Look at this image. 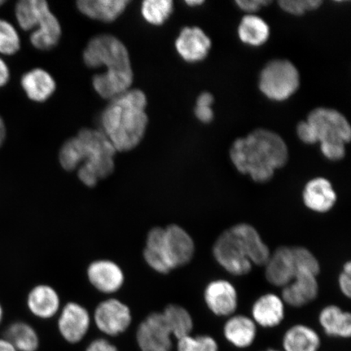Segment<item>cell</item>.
Returning <instances> with one entry per match:
<instances>
[{
    "instance_id": "cell-1",
    "label": "cell",
    "mask_w": 351,
    "mask_h": 351,
    "mask_svg": "<svg viewBox=\"0 0 351 351\" xmlns=\"http://www.w3.org/2000/svg\"><path fill=\"white\" fill-rule=\"evenodd\" d=\"M116 153L102 131L83 129L64 143L59 160L64 170H77L79 180L92 188L113 173Z\"/></svg>"
},
{
    "instance_id": "cell-2",
    "label": "cell",
    "mask_w": 351,
    "mask_h": 351,
    "mask_svg": "<svg viewBox=\"0 0 351 351\" xmlns=\"http://www.w3.org/2000/svg\"><path fill=\"white\" fill-rule=\"evenodd\" d=\"M83 60L88 67L106 68L93 77L92 84L101 97L112 100L130 90L134 82L130 57L125 44L110 34H100L87 44Z\"/></svg>"
},
{
    "instance_id": "cell-3",
    "label": "cell",
    "mask_w": 351,
    "mask_h": 351,
    "mask_svg": "<svg viewBox=\"0 0 351 351\" xmlns=\"http://www.w3.org/2000/svg\"><path fill=\"white\" fill-rule=\"evenodd\" d=\"M230 156L239 173L250 176L257 183H266L273 179L276 170L287 164L289 150L279 134L257 129L247 137L235 140Z\"/></svg>"
},
{
    "instance_id": "cell-4",
    "label": "cell",
    "mask_w": 351,
    "mask_h": 351,
    "mask_svg": "<svg viewBox=\"0 0 351 351\" xmlns=\"http://www.w3.org/2000/svg\"><path fill=\"white\" fill-rule=\"evenodd\" d=\"M144 92L129 90L111 100L101 116L103 133L117 152H130L142 142L148 125Z\"/></svg>"
},
{
    "instance_id": "cell-5",
    "label": "cell",
    "mask_w": 351,
    "mask_h": 351,
    "mask_svg": "<svg viewBox=\"0 0 351 351\" xmlns=\"http://www.w3.org/2000/svg\"><path fill=\"white\" fill-rule=\"evenodd\" d=\"M306 121L313 126L320 151L330 161H339L346 156V145L351 140V126L346 117L337 110L313 109Z\"/></svg>"
},
{
    "instance_id": "cell-6",
    "label": "cell",
    "mask_w": 351,
    "mask_h": 351,
    "mask_svg": "<svg viewBox=\"0 0 351 351\" xmlns=\"http://www.w3.org/2000/svg\"><path fill=\"white\" fill-rule=\"evenodd\" d=\"M300 86L295 65L287 60H274L262 69L258 87L267 99L282 102L291 97Z\"/></svg>"
},
{
    "instance_id": "cell-7",
    "label": "cell",
    "mask_w": 351,
    "mask_h": 351,
    "mask_svg": "<svg viewBox=\"0 0 351 351\" xmlns=\"http://www.w3.org/2000/svg\"><path fill=\"white\" fill-rule=\"evenodd\" d=\"M213 254L218 265L232 276L247 275L252 270V263L230 229L223 231L215 241Z\"/></svg>"
},
{
    "instance_id": "cell-8",
    "label": "cell",
    "mask_w": 351,
    "mask_h": 351,
    "mask_svg": "<svg viewBox=\"0 0 351 351\" xmlns=\"http://www.w3.org/2000/svg\"><path fill=\"white\" fill-rule=\"evenodd\" d=\"M93 317L96 327L111 337L125 332L132 323L130 307L115 298L101 302L96 306Z\"/></svg>"
},
{
    "instance_id": "cell-9",
    "label": "cell",
    "mask_w": 351,
    "mask_h": 351,
    "mask_svg": "<svg viewBox=\"0 0 351 351\" xmlns=\"http://www.w3.org/2000/svg\"><path fill=\"white\" fill-rule=\"evenodd\" d=\"M137 341L142 351H171L173 336L161 313H154L139 324Z\"/></svg>"
},
{
    "instance_id": "cell-10",
    "label": "cell",
    "mask_w": 351,
    "mask_h": 351,
    "mask_svg": "<svg viewBox=\"0 0 351 351\" xmlns=\"http://www.w3.org/2000/svg\"><path fill=\"white\" fill-rule=\"evenodd\" d=\"M164 244L167 258L172 269L190 263L195 254V243L183 227L172 223L165 228Z\"/></svg>"
},
{
    "instance_id": "cell-11",
    "label": "cell",
    "mask_w": 351,
    "mask_h": 351,
    "mask_svg": "<svg viewBox=\"0 0 351 351\" xmlns=\"http://www.w3.org/2000/svg\"><path fill=\"white\" fill-rule=\"evenodd\" d=\"M204 298L208 308L219 317H230L238 309V291L227 280L218 279L209 282L205 287Z\"/></svg>"
},
{
    "instance_id": "cell-12",
    "label": "cell",
    "mask_w": 351,
    "mask_h": 351,
    "mask_svg": "<svg viewBox=\"0 0 351 351\" xmlns=\"http://www.w3.org/2000/svg\"><path fill=\"white\" fill-rule=\"evenodd\" d=\"M86 276L92 287L104 295H113L119 291L125 280L121 266L105 258L91 262L87 267Z\"/></svg>"
},
{
    "instance_id": "cell-13",
    "label": "cell",
    "mask_w": 351,
    "mask_h": 351,
    "mask_svg": "<svg viewBox=\"0 0 351 351\" xmlns=\"http://www.w3.org/2000/svg\"><path fill=\"white\" fill-rule=\"evenodd\" d=\"M91 323L89 311L76 302H69L60 311L58 328L60 335L69 343L84 339Z\"/></svg>"
},
{
    "instance_id": "cell-14",
    "label": "cell",
    "mask_w": 351,
    "mask_h": 351,
    "mask_svg": "<svg viewBox=\"0 0 351 351\" xmlns=\"http://www.w3.org/2000/svg\"><path fill=\"white\" fill-rule=\"evenodd\" d=\"M302 202L311 212L324 214L335 207L337 195L329 180L317 177L307 182L302 194Z\"/></svg>"
},
{
    "instance_id": "cell-15",
    "label": "cell",
    "mask_w": 351,
    "mask_h": 351,
    "mask_svg": "<svg viewBox=\"0 0 351 351\" xmlns=\"http://www.w3.org/2000/svg\"><path fill=\"white\" fill-rule=\"evenodd\" d=\"M176 50L188 63L204 60L209 54L212 41L203 29L197 26L182 29L175 42Z\"/></svg>"
},
{
    "instance_id": "cell-16",
    "label": "cell",
    "mask_w": 351,
    "mask_h": 351,
    "mask_svg": "<svg viewBox=\"0 0 351 351\" xmlns=\"http://www.w3.org/2000/svg\"><path fill=\"white\" fill-rule=\"evenodd\" d=\"M61 34L62 32L58 19L51 12L47 2L40 0L36 28L30 35L32 45L38 50H51L58 44Z\"/></svg>"
},
{
    "instance_id": "cell-17",
    "label": "cell",
    "mask_w": 351,
    "mask_h": 351,
    "mask_svg": "<svg viewBox=\"0 0 351 351\" xmlns=\"http://www.w3.org/2000/svg\"><path fill=\"white\" fill-rule=\"evenodd\" d=\"M265 267L266 280L274 287L283 288L291 283L296 275L292 247L276 248Z\"/></svg>"
},
{
    "instance_id": "cell-18",
    "label": "cell",
    "mask_w": 351,
    "mask_h": 351,
    "mask_svg": "<svg viewBox=\"0 0 351 351\" xmlns=\"http://www.w3.org/2000/svg\"><path fill=\"white\" fill-rule=\"evenodd\" d=\"M319 292L317 276L298 273L291 283L282 288L280 298L285 304L300 308L317 300Z\"/></svg>"
},
{
    "instance_id": "cell-19",
    "label": "cell",
    "mask_w": 351,
    "mask_h": 351,
    "mask_svg": "<svg viewBox=\"0 0 351 351\" xmlns=\"http://www.w3.org/2000/svg\"><path fill=\"white\" fill-rule=\"evenodd\" d=\"M230 229L243 245L252 265L265 266L271 252L256 228L243 222L236 223Z\"/></svg>"
},
{
    "instance_id": "cell-20",
    "label": "cell",
    "mask_w": 351,
    "mask_h": 351,
    "mask_svg": "<svg viewBox=\"0 0 351 351\" xmlns=\"http://www.w3.org/2000/svg\"><path fill=\"white\" fill-rule=\"evenodd\" d=\"M282 298L273 293H267L258 298L252 307V319L257 326L265 328L278 327L285 315Z\"/></svg>"
},
{
    "instance_id": "cell-21",
    "label": "cell",
    "mask_w": 351,
    "mask_h": 351,
    "mask_svg": "<svg viewBox=\"0 0 351 351\" xmlns=\"http://www.w3.org/2000/svg\"><path fill=\"white\" fill-rule=\"evenodd\" d=\"M27 306L35 317L43 319H51L60 313V297L51 285H38L29 293Z\"/></svg>"
},
{
    "instance_id": "cell-22",
    "label": "cell",
    "mask_w": 351,
    "mask_h": 351,
    "mask_svg": "<svg viewBox=\"0 0 351 351\" xmlns=\"http://www.w3.org/2000/svg\"><path fill=\"white\" fill-rule=\"evenodd\" d=\"M223 333L226 341L234 348L247 349L256 339L257 326L252 317L232 315L223 324Z\"/></svg>"
},
{
    "instance_id": "cell-23",
    "label": "cell",
    "mask_w": 351,
    "mask_h": 351,
    "mask_svg": "<svg viewBox=\"0 0 351 351\" xmlns=\"http://www.w3.org/2000/svg\"><path fill=\"white\" fill-rule=\"evenodd\" d=\"M164 232L165 229L162 227H154L149 231L143 250V258L152 270L158 274H168L173 269L165 253Z\"/></svg>"
},
{
    "instance_id": "cell-24",
    "label": "cell",
    "mask_w": 351,
    "mask_h": 351,
    "mask_svg": "<svg viewBox=\"0 0 351 351\" xmlns=\"http://www.w3.org/2000/svg\"><path fill=\"white\" fill-rule=\"evenodd\" d=\"M129 3L128 0H80L77 6L90 19L112 22L123 14Z\"/></svg>"
},
{
    "instance_id": "cell-25",
    "label": "cell",
    "mask_w": 351,
    "mask_h": 351,
    "mask_svg": "<svg viewBox=\"0 0 351 351\" xmlns=\"http://www.w3.org/2000/svg\"><path fill=\"white\" fill-rule=\"evenodd\" d=\"M21 86L29 99L43 103L54 94L56 83L49 73L42 69H35L22 77Z\"/></svg>"
},
{
    "instance_id": "cell-26",
    "label": "cell",
    "mask_w": 351,
    "mask_h": 351,
    "mask_svg": "<svg viewBox=\"0 0 351 351\" xmlns=\"http://www.w3.org/2000/svg\"><path fill=\"white\" fill-rule=\"evenodd\" d=\"M319 323L329 337L350 339L351 315L337 305H328L320 311Z\"/></svg>"
},
{
    "instance_id": "cell-27",
    "label": "cell",
    "mask_w": 351,
    "mask_h": 351,
    "mask_svg": "<svg viewBox=\"0 0 351 351\" xmlns=\"http://www.w3.org/2000/svg\"><path fill=\"white\" fill-rule=\"evenodd\" d=\"M322 346L318 332L306 324H298L285 331L283 351H319Z\"/></svg>"
},
{
    "instance_id": "cell-28",
    "label": "cell",
    "mask_w": 351,
    "mask_h": 351,
    "mask_svg": "<svg viewBox=\"0 0 351 351\" xmlns=\"http://www.w3.org/2000/svg\"><path fill=\"white\" fill-rule=\"evenodd\" d=\"M240 40L252 47L263 45L269 38L270 29L261 17L249 14L240 22L238 29Z\"/></svg>"
},
{
    "instance_id": "cell-29",
    "label": "cell",
    "mask_w": 351,
    "mask_h": 351,
    "mask_svg": "<svg viewBox=\"0 0 351 351\" xmlns=\"http://www.w3.org/2000/svg\"><path fill=\"white\" fill-rule=\"evenodd\" d=\"M173 337L177 340L192 335L194 320L190 311L178 304H169L161 313Z\"/></svg>"
},
{
    "instance_id": "cell-30",
    "label": "cell",
    "mask_w": 351,
    "mask_h": 351,
    "mask_svg": "<svg viewBox=\"0 0 351 351\" xmlns=\"http://www.w3.org/2000/svg\"><path fill=\"white\" fill-rule=\"evenodd\" d=\"M16 351H36L39 339L32 326L25 322H15L7 328L5 337Z\"/></svg>"
},
{
    "instance_id": "cell-31",
    "label": "cell",
    "mask_w": 351,
    "mask_h": 351,
    "mask_svg": "<svg viewBox=\"0 0 351 351\" xmlns=\"http://www.w3.org/2000/svg\"><path fill=\"white\" fill-rule=\"evenodd\" d=\"M173 12L172 0H147L142 3V16L147 23L152 25H164Z\"/></svg>"
},
{
    "instance_id": "cell-32",
    "label": "cell",
    "mask_w": 351,
    "mask_h": 351,
    "mask_svg": "<svg viewBox=\"0 0 351 351\" xmlns=\"http://www.w3.org/2000/svg\"><path fill=\"white\" fill-rule=\"evenodd\" d=\"M40 0H21L16 3L15 12L17 22L22 29L28 32L36 28Z\"/></svg>"
},
{
    "instance_id": "cell-33",
    "label": "cell",
    "mask_w": 351,
    "mask_h": 351,
    "mask_svg": "<svg viewBox=\"0 0 351 351\" xmlns=\"http://www.w3.org/2000/svg\"><path fill=\"white\" fill-rule=\"evenodd\" d=\"M292 248L296 274L302 273L318 276L320 273V265L315 254L304 247H292Z\"/></svg>"
},
{
    "instance_id": "cell-34",
    "label": "cell",
    "mask_w": 351,
    "mask_h": 351,
    "mask_svg": "<svg viewBox=\"0 0 351 351\" xmlns=\"http://www.w3.org/2000/svg\"><path fill=\"white\" fill-rule=\"evenodd\" d=\"M178 351H219L216 339L209 335H188L178 340Z\"/></svg>"
},
{
    "instance_id": "cell-35",
    "label": "cell",
    "mask_w": 351,
    "mask_h": 351,
    "mask_svg": "<svg viewBox=\"0 0 351 351\" xmlns=\"http://www.w3.org/2000/svg\"><path fill=\"white\" fill-rule=\"evenodd\" d=\"M20 47V37L16 29L8 21L0 19V53L14 55Z\"/></svg>"
},
{
    "instance_id": "cell-36",
    "label": "cell",
    "mask_w": 351,
    "mask_h": 351,
    "mask_svg": "<svg viewBox=\"0 0 351 351\" xmlns=\"http://www.w3.org/2000/svg\"><path fill=\"white\" fill-rule=\"evenodd\" d=\"M322 0H280L279 6L285 12L293 16H302L306 12L318 10Z\"/></svg>"
},
{
    "instance_id": "cell-37",
    "label": "cell",
    "mask_w": 351,
    "mask_h": 351,
    "mask_svg": "<svg viewBox=\"0 0 351 351\" xmlns=\"http://www.w3.org/2000/svg\"><path fill=\"white\" fill-rule=\"evenodd\" d=\"M296 132L298 138L302 143L310 145L317 143V136H315L313 126L306 121L298 123Z\"/></svg>"
},
{
    "instance_id": "cell-38",
    "label": "cell",
    "mask_w": 351,
    "mask_h": 351,
    "mask_svg": "<svg viewBox=\"0 0 351 351\" xmlns=\"http://www.w3.org/2000/svg\"><path fill=\"white\" fill-rule=\"evenodd\" d=\"M339 287L342 295L350 298L351 296V263H345L339 276Z\"/></svg>"
},
{
    "instance_id": "cell-39",
    "label": "cell",
    "mask_w": 351,
    "mask_h": 351,
    "mask_svg": "<svg viewBox=\"0 0 351 351\" xmlns=\"http://www.w3.org/2000/svg\"><path fill=\"white\" fill-rule=\"evenodd\" d=\"M271 3L270 0H238L236 1L240 10L247 13L256 12L262 7L267 6Z\"/></svg>"
},
{
    "instance_id": "cell-40",
    "label": "cell",
    "mask_w": 351,
    "mask_h": 351,
    "mask_svg": "<svg viewBox=\"0 0 351 351\" xmlns=\"http://www.w3.org/2000/svg\"><path fill=\"white\" fill-rule=\"evenodd\" d=\"M86 351H118L116 346L104 339H96L88 346Z\"/></svg>"
},
{
    "instance_id": "cell-41",
    "label": "cell",
    "mask_w": 351,
    "mask_h": 351,
    "mask_svg": "<svg viewBox=\"0 0 351 351\" xmlns=\"http://www.w3.org/2000/svg\"><path fill=\"white\" fill-rule=\"evenodd\" d=\"M195 114L197 119L205 124H208L214 118V112L210 107L196 106Z\"/></svg>"
},
{
    "instance_id": "cell-42",
    "label": "cell",
    "mask_w": 351,
    "mask_h": 351,
    "mask_svg": "<svg viewBox=\"0 0 351 351\" xmlns=\"http://www.w3.org/2000/svg\"><path fill=\"white\" fill-rule=\"evenodd\" d=\"M213 102V95L209 92H203L197 99L196 106L210 107Z\"/></svg>"
},
{
    "instance_id": "cell-43",
    "label": "cell",
    "mask_w": 351,
    "mask_h": 351,
    "mask_svg": "<svg viewBox=\"0 0 351 351\" xmlns=\"http://www.w3.org/2000/svg\"><path fill=\"white\" fill-rule=\"evenodd\" d=\"M10 69L8 65L1 59H0V87L5 86L10 80Z\"/></svg>"
},
{
    "instance_id": "cell-44",
    "label": "cell",
    "mask_w": 351,
    "mask_h": 351,
    "mask_svg": "<svg viewBox=\"0 0 351 351\" xmlns=\"http://www.w3.org/2000/svg\"><path fill=\"white\" fill-rule=\"evenodd\" d=\"M0 351H16L10 341L5 339H0Z\"/></svg>"
},
{
    "instance_id": "cell-45",
    "label": "cell",
    "mask_w": 351,
    "mask_h": 351,
    "mask_svg": "<svg viewBox=\"0 0 351 351\" xmlns=\"http://www.w3.org/2000/svg\"><path fill=\"white\" fill-rule=\"evenodd\" d=\"M6 138V127L4 125V122L2 119V117H0V147H2V145L5 140Z\"/></svg>"
},
{
    "instance_id": "cell-46",
    "label": "cell",
    "mask_w": 351,
    "mask_h": 351,
    "mask_svg": "<svg viewBox=\"0 0 351 351\" xmlns=\"http://www.w3.org/2000/svg\"><path fill=\"white\" fill-rule=\"evenodd\" d=\"M204 3V1H201V0H187V1H186L187 5L190 7L199 6Z\"/></svg>"
},
{
    "instance_id": "cell-47",
    "label": "cell",
    "mask_w": 351,
    "mask_h": 351,
    "mask_svg": "<svg viewBox=\"0 0 351 351\" xmlns=\"http://www.w3.org/2000/svg\"><path fill=\"white\" fill-rule=\"evenodd\" d=\"M3 318V309L1 305H0V322H1Z\"/></svg>"
},
{
    "instance_id": "cell-48",
    "label": "cell",
    "mask_w": 351,
    "mask_h": 351,
    "mask_svg": "<svg viewBox=\"0 0 351 351\" xmlns=\"http://www.w3.org/2000/svg\"><path fill=\"white\" fill-rule=\"evenodd\" d=\"M265 351H282V350H276V349H269V350H266Z\"/></svg>"
},
{
    "instance_id": "cell-49",
    "label": "cell",
    "mask_w": 351,
    "mask_h": 351,
    "mask_svg": "<svg viewBox=\"0 0 351 351\" xmlns=\"http://www.w3.org/2000/svg\"><path fill=\"white\" fill-rule=\"evenodd\" d=\"M3 3H4L3 0H0V6H1Z\"/></svg>"
}]
</instances>
